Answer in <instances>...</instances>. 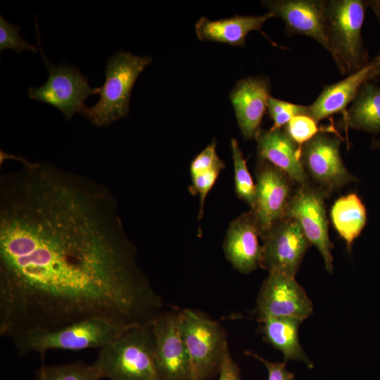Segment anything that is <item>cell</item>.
Masks as SVG:
<instances>
[{"instance_id": "1", "label": "cell", "mask_w": 380, "mask_h": 380, "mask_svg": "<svg viewBox=\"0 0 380 380\" xmlns=\"http://www.w3.org/2000/svg\"><path fill=\"white\" fill-rule=\"evenodd\" d=\"M163 305L108 188L45 162L1 177V336L92 318L130 329Z\"/></svg>"}, {"instance_id": "2", "label": "cell", "mask_w": 380, "mask_h": 380, "mask_svg": "<svg viewBox=\"0 0 380 380\" xmlns=\"http://www.w3.org/2000/svg\"><path fill=\"white\" fill-rule=\"evenodd\" d=\"M110 380H163L155 353L151 322L132 327L99 348L93 363Z\"/></svg>"}, {"instance_id": "3", "label": "cell", "mask_w": 380, "mask_h": 380, "mask_svg": "<svg viewBox=\"0 0 380 380\" xmlns=\"http://www.w3.org/2000/svg\"><path fill=\"white\" fill-rule=\"evenodd\" d=\"M152 58L125 51L115 53L105 69L106 80L99 87L100 99L91 107L85 106L80 114L97 127H106L129 113L133 87Z\"/></svg>"}, {"instance_id": "4", "label": "cell", "mask_w": 380, "mask_h": 380, "mask_svg": "<svg viewBox=\"0 0 380 380\" xmlns=\"http://www.w3.org/2000/svg\"><path fill=\"white\" fill-rule=\"evenodd\" d=\"M128 329L103 319L92 318L53 330L20 334L11 340L20 355L37 353L43 356L51 350L101 348Z\"/></svg>"}, {"instance_id": "5", "label": "cell", "mask_w": 380, "mask_h": 380, "mask_svg": "<svg viewBox=\"0 0 380 380\" xmlns=\"http://www.w3.org/2000/svg\"><path fill=\"white\" fill-rule=\"evenodd\" d=\"M180 329L189 362V380H208L219 372L229 349L224 327L192 309L179 311Z\"/></svg>"}, {"instance_id": "6", "label": "cell", "mask_w": 380, "mask_h": 380, "mask_svg": "<svg viewBox=\"0 0 380 380\" xmlns=\"http://www.w3.org/2000/svg\"><path fill=\"white\" fill-rule=\"evenodd\" d=\"M367 5V1L361 0L327 2V23L333 58L342 74H351L368 64L361 34Z\"/></svg>"}, {"instance_id": "7", "label": "cell", "mask_w": 380, "mask_h": 380, "mask_svg": "<svg viewBox=\"0 0 380 380\" xmlns=\"http://www.w3.org/2000/svg\"><path fill=\"white\" fill-rule=\"evenodd\" d=\"M36 24L37 44L49 76L46 83L27 89L30 99L48 103L60 110L70 120L76 113H80L84 101L92 94H99V87L92 88L88 78L75 65L51 63L44 56L40 44V34Z\"/></svg>"}, {"instance_id": "8", "label": "cell", "mask_w": 380, "mask_h": 380, "mask_svg": "<svg viewBox=\"0 0 380 380\" xmlns=\"http://www.w3.org/2000/svg\"><path fill=\"white\" fill-rule=\"evenodd\" d=\"M330 132H319L301 147V162L308 177L325 196L355 180L341 158L340 139Z\"/></svg>"}, {"instance_id": "9", "label": "cell", "mask_w": 380, "mask_h": 380, "mask_svg": "<svg viewBox=\"0 0 380 380\" xmlns=\"http://www.w3.org/2000/svg\"><path fill=\"white\" fill-rule=\"evenodd\" d=\"M312 312V303L295 277L269 272L256 300L258 322L268 317H291L303 322Z\"/></svg>"}, {"instance_id": "10", "label": "cell", "mask_w": 380, "mask_h": 380, "mask_svg": "<svg viewBox=\"0 0 380 380\" xmlns=\"http://www.w3.org/2000/svg\"><path fill=\"white\" fill-rule=\"evenodd\" d=\"M260 267L268 272H279L295 277L311 243L300 224L284 217L262 239Z\"/></svg>"}, {"instance_id": "11", "label": "cell", "mask_w": 380, "mask_h": 380, "mask_svg": "<svg viewBox=\"0 0 380 380\" xmlns=\"http://www.w3.org/2000/svg\"><path fill=\"white\" fill-rule=\"evenodd\" d=\"M325 195L312 186L300 187L291 196L285 217L295 220L321 253L327 271L333 272L332 243L328 231Z\"/></svg>"}, {"instance_id": "12", "label": "cell", "mask_w": 380, "mask_h": 380, "mask_svg": "<svg viewBox=\"0 0 380 380\" xmlns=\"http://www.w3.org/2000/svg\"><path fill=\"white\" fill-rule=\"evenodd\" d=\"M258 163L255 204L252 212L262 239L277 222L285 217L292 196V180L270 163Z\"/></svg>"}, {"instance_id": "13", "label": "cell", "mask_w": 380, "mask_h": 380, "mask_svg": "<svg viewBox=\"0 0 380 380\" xmlns=\"http://www.w3.org/2000/svg\"><path fill=\"white\" fill-rule=\"evenodd\" d=\"M327 2L322 0H268L262 4L280 18L290 34L312 38L334 56L327 23Z\"/></svg>"}, {"instance_id": "14", "label": "cell", "mask_w": 380, "mask_h": 380, "mask_svg": "<svg viewBox=\"0 0 380 380\" xmlns=\"http://www.w3.org/2000/svg\"><path fill=\"white\" fill-rule=\"evenodd\" d=\"M179 311H162L151 322L156 358L163 380H189V362L181 333Z\"/></svg>"}, {"instance_id": "15", "label": "cell", "mask_w": 380, "mask_h": 380, "mask_svg": "<svg viewBox=\"0 0 380 380\" xmlns=\"http://www.w3.org/2000/svg\"><path fill=\"white\" fill-rule=\"evenodd\" d=\"M270 80L265 75L248 77L238 81L229 94L241 133L245 139L255 138L267 110Z\"/></svg>"}, {"instance_id": "16", "label": "cell", "mask_w": 380, "mask_h": 380, "mask_svg": "<svg viewBox=\"0 0 380 380\" xmlns=\"http://www.w3.org/2000/svg\"><path fill=\"white\" fill-rule=\"evenodd\" d=\"M260 232L252 210L233 220L227 230L223 248L227 260L234 269L248 274L260 265Z\"/></svg>"}, {"instance_id": "17", "label": "cell", "mask_w": 380, "mask_h": 380, "mask_svg": "<svg viewBox=\"0 0 380 380\" xmlns=\"http://www.w3.org/2000/svg\"><path fill=\"white\" fill-rule=\"evenodd\" d=\"M258 162H267L284 172L300 187L310 186L301 162V147L284 130H260L255 137Z\"/></svg>"}, {"instance_id": "18", "label": "cell", "mask_w": 380, "mask_h": 380, "mask_svg": "<svg viewBox=\"0 0 380 380\" xmlns=\"http://www.w3.org/2000/svg\"><path fill=\"white\" fill-rule=\"evenodd\" d=\"M375 59L345 79L324 87L316 100L306 106L305 115L317 123L335 113H344L346 106L353 102L361 87L373 77Z\"/></svg>"}, {"instance_id": "19", "label": "cell", "mask_w": 380, "mask_h": 380, "mask_svg": "<svg viewBox=\"0 0 380 380\" xmlns=\"http://www.w3.org/2000/svg\"><path fill=\"white\" fill-rule=\"evenodd\" d=\"M274 15L268 12L262 15H239L217 20L201 17L195 25L198 39L231 46H244L248 34L261 32L263 24Z\"/></svg>"}, {"instance_id": "20", "label": "cell", "mask_w": 380, "mask_h": 380, "mask_svg": "<svg viewBox=\"0 0 380 380\" xmlns=\"http://www.w3.org/2000/svg\"><path fill=\"white\" fill-rule=\"evenodd\" d=\"M259 322L264 339L282 353L285 362L300 361L309 368L313 367L299 341L300 320L291 317H268Z\"/></svg>"}, {"instance_id": "21", "label": "cell", "mask_w": 380, "mask_h": 380, "mask_svg": "<svg viewBox=\"0 0 380 380\" xmlns=\"http://www.w3.org/2000/svg\"><path fill=\"white\" fill-rule=\"evenodd\" d=\"M343 122L348 128L380 132V86L366 82L344 113Z\"/></svg>"}, {"instance_id": "22", "label": "cell", "mask_w": 380, "mask_h": 380, "mask_svg": "<svg viewBox=\"0 0 380 380\" xmlns=\"http://www.w3.org/2000/svg\"><path fill=\"white\" fill-rule=\"evenodd\" d=\"M332 224L350 251L355 239L360 236L367 222V211L360 198L351 193L338 198L331 209Z\"/></svg>"}, {"instance_id": "23", "label": "cell", "mask_w": 380, "mask_h": 380, "mask_svg": "<svg viewBox=\"0 0 380 380\" xmlns=\"http://www.w3.org/2000/svg\"><path fill=\"white\" fill-rule=\"evenodd\" d=\"M37 380H100L94 366L83 361L59 365H42L37 372Z\"/></svg>"}, {"instance_id": "24", "label": "cell", "mask_w": 380, "mask_h": 380, "mask_svg": "<svg viewBox=\"0 0 380 380\" xmlns=\"http://www.w3.org/2000/svg\"><path fill=\"white\" fill-rule=\"evenodd\" d=\"M234 172V189L237 196L244 201L251 210L255 204V184L246 165L242 151L236 139L230 141Z\"/></svg>"}, {"instance_id": "25", "label": "cell", "mask_w": 380, "mask_h": 380, "mask_svg": "<svg viewBox=\"0 0 380 380\" xmlns=\"http://www.w3.org/2000/svg\"><path fill=\"white\" fill-rule=\"evenodd\" d=\"M306 106L295 104L270 96L267 101V111L273 121L270 129L283 128L293 117L305 115Z\"/></svg>"}, {"instance_id": "26", "label": "cell", "mask_w": 380, "mask_h": 380, "mask_svg": "<svg viewBox=\"0 0 380 380\" xmlns=\"http://www.w3.org/2000/svg\"><path fill=\"white\" fill-rule=\"evenodd\" d=\"M283 129L300 147L319 132L324 131L318 127L315 120L305 115L293 117Z\"/></svg>"}, {"instance_id": "27", "label": "cell", "mask_w": 380, "mask_h": 380, "mask_svg": "<svg viewBox=\"0 0 380 380\" xmlns=\"http://www.w3.org/2000/svg\"><path fill=\"white\" fill-rule=\"evenodd\" d=\"M20 27L8 23L1 15H0V50L13 49L18 53L24 50L37 53L35 46L29 44L19 34Z\"/></svg>"}, {"instance_id": "28", "label": "cell", "mask_w": 380, "mask_h": 380, "mask_svg": "<svg viewBox=\"0 0 380 380\" xmlns=\"http://www.w3.org/2000/svg\"><path fill=\"white\" fill-rule=\"evenodd\" d=\"M216 141L214 139L201 153H199L190 164L191 176L196 175L213 169L223 170L225 164L216 151Z\"/></svg>"}, {"instance_id": "29", "label": "cell", "mask_w": 380, "mask_h": 380, "mask_svg": "<svg viewBox=\"0 0 380 380\" xmlns=\"http://www.w3.org/2000/svg\"><path fill=\"white\" fill-rule=\"evenodd\" d=\"M222 170V169L216 168L191 176L192 184L190 187V191H192L195 195L197 194L199 195V219L201 218L203 213V206L206 196L216 182L219 174Z\"/></svg>"}, {"instance_id": "30", "label": "cell", "mask_w": 380, "mask_h": 380, "mask_svg": "<svg viewBox=\"0 0 380 380\" xmlns=\"http://www.w3.org/2000/svg\"><path fill=\"white\" fill-rule=\"evenodd\" d=\"M250 355L261 362L267 368L268 372L267 380H294L293 374L286 368V362H272L253 352L246 351Z\"/></svg>"}, {"instance_id": "31", "label": "cell", "mask_w": 380, "mask_h": 380, "mask_svg": "<svg viewBox=\"0 0 380 380\" xmlns=\"http://www.w3.org/2000/svg\"><path fill=\"white\" fill-rule=\"evenodd\" d=\"M218 374V380H242L239 367L231 356L229 349L224 355Z\"/></svg>"}, {"instance_id": "32", "label": "cell", "mask_w": 380, "mask_h": 380, "mask_svg": "<svg viewBox=\"0 0 380 380\" xmlns=\"http://www.w3.org/2000/svg\"><path fill=\"white\" fill-rule=\"evenodd\" d=\"M367 4L372 7L378 20L380 23V8L372 4L369 1H367ZM374 59L376 61V65L374 68V75L375 76H380V55Z\"/></svg>"}, {"instance_id": "33", "label": "cell", "mask_w": 380, "mask_h": 380, "mask_svg": "<svg viewBox=\"0 0 380 380\" xmlns=\"http://www.w3.org/2000/svg\"><path fill=\"white\" fill-rule=\"evenodd\" d=\"M372 147L373 148H380V141H377V140H373L372 142Z\"/></svg>"}, {"instance_id": "34", "label": "cell", "mask_w": 380, "mask_h": 380, "mask_svg": "<svg viewBox=\"0 0 380 380\" xmlns=\"http://www.w3.org/2000/svg\"><path fill=\"white\" fill-rule=\"evenodd\" d=\"M372 4L380 8V0L369 1Z\"/></svg>"}]
</instances>
